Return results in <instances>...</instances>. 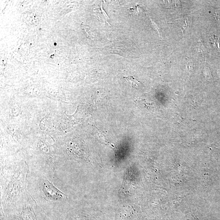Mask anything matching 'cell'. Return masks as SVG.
<instances>
[{
	"label": "cell",
	"instance_id": "2",
	"mask_svg": "<svg viewBox=\"0 0 220 220\" xmlns=\"http://www.w3.org/2000/svg\"><path fill=\"white\" fill-rule=\"evenodd\" d=\"M124 78L129 83L132 87L137 88L139 86L140 82L133 76H126L124 77Z\"/></svg>",
	"mask_w": 220,
	"mask_h": 220
},
{
	"label": "cell",
	"instance_id": "3",
	"mask_svg": "<svg viewBox=\"0 0 220 220\" xmlns=\"http://www.w3.org/2000/svg\"><path fill=\"white\" fill-rule=\"evenodd\" d=\"M102 5L101 6L100 8H98V10L100 11L99 12V14H99L100 15L98 17L100 18V20H103V21L107 22L109 25H109V23L108 22V20H109V18L108 17L106 13L105 12L104 9H103V5Z\"/></svg>",
	"mask_w": 220,
	"mask_h": 220
},
{
	"label": "cell",
	"instance_id": "4",
	"mask_svg": "<svg viewBox=\"0 0 220 220\" xmlns=\"http://www.w3.org/2000/svg\"><path fill=\"white\" fill-rule=\"evenodd\" d=\"M210 41L213 45L214 47L216 48L219 51H220V39L216 36L211 37L210 38Z\"/></svg>",
	"mask_w": 220,
	"mask_h": 220
},
{
	"label": "cell",
	"instance_id": "1",
	"mask_svg": "<svg viewBox=\"0 0 220 220\" xmlns=\"http://www.w3.org/2000/svg\"><path fill=\"white\" fill-rule=\"evenodd\" d=\"M42 194L44 195V197L48 200L57 201L59 199H63L65 196L64 194L53 185L48 180H42L40 184Z\"/></svg>",
	"mask_w": 220,
	"mask_h": 220
}]
</instances>
